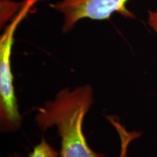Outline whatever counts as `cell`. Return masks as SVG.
I'll list each match as a JSON object with an SVG mask.
<instances>
[{"label": "cell", "mask_w": 157, "mask_h": 157, "mask_svg": "<svg viewBox=\"0 0 157 157\" xmlns=\"http://www.w3.org/2000/svg\"><path fill=\"white\" fill-rule=\"evenodd\" d=\"M93 102L89 85L60 90L54 101L36 109V121L42 130L56 126L61 138L60 157H107L90 148L83 132V121Z\"/></svg>", "instance_id": "obj_1"}, {"label": "cell", "mask_w": 157, "mask_h": 157, "mask_svg": "<svg viewBox=\"0 0 157 157\" xmlns=\"http://www.w3.org/2000/svg\"><path fill=\"white\" fill-rule=\"evenodd\" d=\"M38 1L25 0L21 8L5 29L0 39V117L3 128L7 130H15L21 123L11 66L15 33L20 23Z\"/></svg>", "instance_id": "obj_2"}, {"label": "cell", "mask_w": 157, "mask_h": 157, "mask_svg": "<svg viewBox=\"0 0 157 157\" xmlns=\"http://www.w3.org/2000/svg\"><path fill=\"white\" fill-rule=\"evenodd\" d=\"M129 0H58L50 7L64 17L63 31L68 32L82 19H109L117 13L125 17L133 18L134 15L127 9Z\"/></svg>", "instance_id": "obj_3"}, {"label": "cell", "mask_w": 157, "mask_h": 157, "mask_svg": "<svg viewBox=\"0 0 157 157\" xmlns=\"http://www.w3.org/2000/svg\"><path fill=\"white\" fill-rule=\"evenodd\" d=\"M59 154L50 146L49 143L42 138L39 144L34 147L33 151L29 154L28 157H58ZM10 157H20L13 155Z\"/></svg>", "instance_id": "obj_4"}, {"label": "cell", "mask_w": 157, "mask_h": 157, "mask_svg": "<svg viewBox=\"0 0 157 157\" xmlns=\"http://www.w3.org/2000/svg\"><path fill=\"white\" fill-rule=\"evenodd\" d=\"M148 23L149 26L157 34V12L148 11Z\"/></svg>", "instance_id": "obj_5"}]
</instances>
